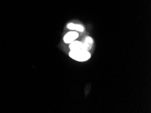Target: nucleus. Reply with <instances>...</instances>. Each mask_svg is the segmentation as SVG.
I'll return each instance as SVG.
<instances>
[{
	"mask_svg": "<svg viewBox=\"0 0 151 113\" xmlns=\"http://www.w3.org/2000/svg\"><path fill=\"white\" fill-rule=\"evenodd\" d=\"M85 42L89 43V44H92L93 43V40H92V39L91 37H87L85 39Z\"/></svg>",
	"mask_w": 151,
	"mask_h": 113,
	"instance_id": "423d86ee",
	"label": "nucleus"
},
{
	"mask_svg": "<svg viewBox=\"0 0 151 113\" xmlns=\"http://www.w3.org/2000/svg\"><path fill=\"white\" fill-rule=\"evenodd\" d=\"M81 49H83V50H89L90 49H91V44H89V43L84 42L83 43H82V46Z\"/></svg>",
	"mask_w": 151,
	"mask_h": 113,
	"instance_id": "39448f33",
	"label": "nucleus"
},
{
	"mask_svg": "<svg viewBox=\"0 0 151 113\" xmlns=\"http://www.w3.org/2000/svg\"><path fill=\"white\" fill-rule=\"evenodd\" d=\"M82 46V43L80 41H73V42L71 43L70 44V49L71 51H77L79 49H81Z\"/></svg>",
	"mask_w": 151,
	"mask_h": 113,
	"instance_id": "7ed1b4c3",
	"label": "nucleus"
},
{
	"mask_svg": "<svg viewBox=\"0 0 151 113\" xmlns=\"http://www.w3.org/2000/svg\"><path fill=\"white\" fill-rule=\"evenodd\" d=\"M71 58L79 62H84L89 60L90 58V54L87 50L79 49L77 51H71L69 53Z\"/></svg>",
	"mask_w": 151,
	"mask_h": 113,
	"instance_id": "f257e3e1",
	"label": "nucleus"
},
{
	"mask_svg": "<svg viewBox=\"0 0 151 113\" xmlns=\"http://www.w3.org/2000/svg\"><path fill=\"white\" fill-rule=\"evenodd\" d=\"M67 28L71 30H76V31H79L81 32L83 31V26L79 25H75L73 23H70L67 25Z\"/></svg>",
	"mask_w": 151,
	"mask_h": 113,
	"instance_id": "20e7f679",
	"label": "nucleus"
},
{
	"mask_svg": "<svg viewBox=\"0 0 151 113\" xmlns=\"http://www.w3.org/2000/svg\"><path fill=\"white\" fill-rule=\"evenodd\" d=\"M79 34L77 33V32H68L67 34L64 36V42L66 43H71V42H73V41H75L76 39L78 37Z\"/></svg>",
	"mask_w": 151,
	"mask_h": 113,
	"instance_id": "f03ea898",
	"label": "nucleus"
}]
</instances>
